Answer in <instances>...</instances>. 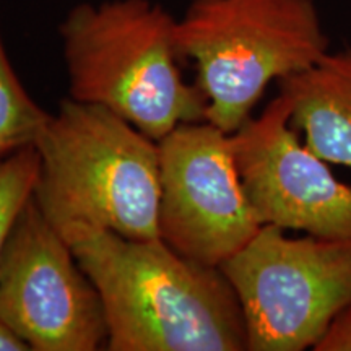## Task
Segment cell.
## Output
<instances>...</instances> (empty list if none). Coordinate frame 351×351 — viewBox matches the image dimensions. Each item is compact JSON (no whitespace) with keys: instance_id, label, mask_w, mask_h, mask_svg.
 Instances as JSON below:
<instances>
[{"instance_id":"6da1fadb","label":"cell","mask_w":351,"mask_h":351,"mask_svg":"<svg viewBox=\"0 0 351 351\" xmlns=\"http://www.w3.org/2000/svg\"><path fill=\"white\" fill-rule=\"evenodd\" d=\"M98 288L111 351H244L247 330L219 267L163 239H130L73 223L59 230Z\"/></svg>"},{"instance_id":"7a4b0ae2","label":"cell","mask_w":351,"mask_h":351,"mask_svg":"<svg viewBox=\"0 0 351 351\" xmlns=\"http://www.w3.org/2000/svg\"><path fill=\"white\" fill-rule=\"evenodd\" d=\"M174 19L153 0L83 2L59 26L69 98L109 109L153 140L207 121L208 101L184 80Z\"/></svg>"},{"instance_id":"3957f363","label":"cell","mask_w":351,"mask_h":351,"mask_svg":"<svg viewBox=\"0 0 351 351\" xmlns=\"http://www.w3.org/2000/svg\"><path fill=\"white\" fill-rule=\"evenodd\" d=\"M33 199L57 230L82 225L130 239H156L158 142L109 109L67 98L36 145Z\"/></svg>"},{"instance_id":"277c9868","label":"cell","mask_w":351,"mask_h":351,"mask_svg":"<svg viewBox=\"0 0 351 351\" xmlns=\"http://www.w3.org/2000/svg\"><path fill=\"white\" fill-rule=\"evenodd\" d=\"M176 39L195 62L207 121L228 134L251 119L271 82L314 65L330 46L314 0H192Z\"/></svg>"},{"instance_id":"5b68a950","label":"cell","mask_w":351,"mask_h":351,"mask_svg":"<svg viewBox=\"0 0 351 351\" xmlns=\"http://www.w3.org/2000/svg\"><path fill=\"white\" fill-rule=\"evenodd\" d=\"M219 269L243 307L247 351L313 348L351 302V241L289 238L263 225Z\"/></svg>"},{"instance_id":"8992f818","label":"cell","mask_w":351,"mask_h":351,"mask_svg":"<svg viewBox=\"0 0 351 351\" xmlns=\"http://www.w3.org/2000/svg\"><path fill=\"white\" fill-rule=\"evenodd\" d=\"M0 320L33 351H96L108 345L98 288L33 197L0 258Z\"/></svg>"},{"instance_id":"52a82bcc","label":"cell","mask_w":351,"mask_h":351,"mask_svg":"<svg viewBox=\"0 0 351 351\" xmlns=\"http://www.w3.org/2000/svg\"><path fill=\"white\" fill-rule=\"evenodd\" d=\"M158 150L160 239L219 267L262 228L241 182L232 135L208 121L186 122L158 140Z\"/></svg>"},{"instance_id":"ba28073f","label":"cell","mask_w":351,"mask_h":351,"mask_svg":"<svg viewBox=\"0 0 351 351\" xmlns=\"http://www.w3.org/2000/svg\"><path fill=\"white\" fill-rule=\"evenodd\" d=\"M291 101L280 93L261 116L232 132L236 165L261 225L351 241V186L302 145L289 124Z\"/></svg>"},{"instance_id":"9c48e42d","label":"cell","mask_w":351,"mask_h":351,"mask_svg":"<svg viewBox=\"0 0 351 351\" xmlns=\"http://www.w3.org/2000/svg\"><path fill=\"white\" fill-rule=\"evenodd\" d=\"M276 83L291 101L289 124L304 134L307 147L327 163L351 169V47L328 51Z\"/></svg>"},{"instance_id":"30bf717a","label":"cell","mask_w":351,"mask_h":351,"mask_svg":"<svg viewBox=\"0 0 351 351\" xmlns=\"http://www.w3.org/2000/svg\"><path fill=\"white\" fill-rule=\"evenodd\" d=\"M49 116L20 82L0 33V156L36 145Z\"/></svg>"},{"instance_id":"8fae6325","label":"cell","mask_w":351,"mask_h":351,"mask_svg":"<svg viewBox=\"0 0 351 351\" xmlns=\"http://www.w3.org/2000/svg\"><path fill=\"white\" fill-rule=\"evenodd\" d=\"M39 176L36 147L0 156V258L16 218L33 197Z\"/></svg>"},{"instance_id":"7c38bea8","label":"cell","mask_w":351,"mask_h":351,"mask_svg":"<svg viewBox=\"0 0 351 351\" xmlns=\"http://www.w3.org/2000/svg\"><path fill=\"white\" fill-rule=\"evenodd\" d=\"M314 351H351V302L333 315Z\"/></svg>"},{"instance_id":"4fadbf2b","label":"cell","mask_w":351,"mask_h":351,"mask_svg":"<svg viewBox=\"0 0 351 351\" xmlns=\"http://www.w3.org/2000/svg\"><path fill=\"white\" fill-rule=\"evenodd\" d=\"M0 351H29V346L0 320Z\"/></svg>"}]
</instances>
